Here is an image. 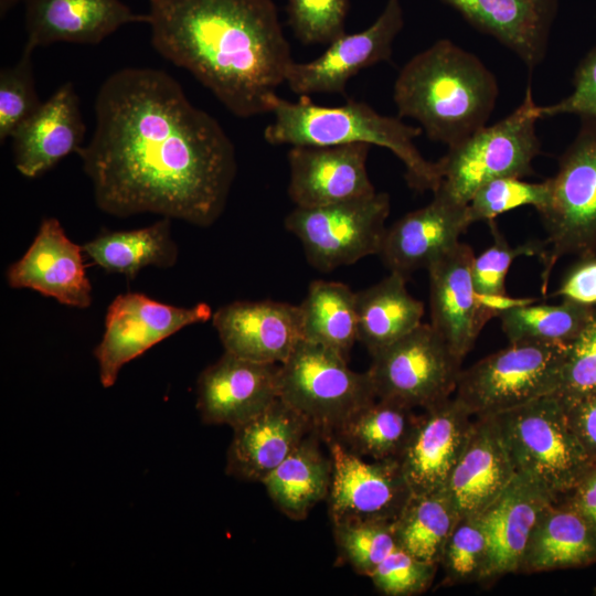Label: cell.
<instances>
[{"label": "cell", "instance_id": "cell-45", "mask_svg": "<svg viewBox=\"0 0 596 596\" xmlns=\"http://www.w3.org/2000/svg\"><path fill=\"white\" fill-rule=\"evenodd\" d=\"M555 296L563 300L596 307V254L579 256L567 270Z\"/></svg>", "mask_w": 596, "mask_h": 596}, {"label": "cell", "instance_id": "cell-23", "mask_svg": "<svg viewBox=\"0 0 596 596\" xmlns=\"http://www.w3.org/2000/svg\"><path fill=\"white\" fill-rule=\"evenodd\" d=\"M25 46L53 43L98 44L120 26L148 23L120 0H25Z\"/></svg>", "mask_w": 596, "mask_h": 596}, {"label": "cell", "instance_id": "cell-9", "mask_svg": "<svg viewBox=\"0 0 596 596\" xmlns=\"http://www.w3.org/2000/svg\"><path fill=\"white\" fill-rule=\"evenodd\" d=\"M566 344L514 341L461 370L455 397L472 416L494 415L555 393Z\"/></svg>", "mask_w": 596, "mask_h": 596}, {"label": "cell", "instance_id": "cell-44", "mask_svg": "<svg viewBox=\"0 0 596 596\" xmlns=\"http://www.w3.org/2000/svg\"><path fill=\"white\" fill-rule=\"evenodd\" d=\"M540 118L563 114L578 115L585 119L596 120V47L590 50L574 72L573 91L562 100L539 106Z\"/></svg>", "mask_w": 596, "mask_h": 596}, {"label": "cell", "instance_id": "cell-43", "mask_svg": "<svg viewBox=\"0 0 596 596\" xmlns=\"http://www.w3.org/2000/svg\"><path fill=\"white\" fill-rule=\"evenodd\" d=\"M494 236L493 244L475 256L471 276L476 291L480 295H504L505 277L513 260L519 256H541L542 243H526L517 247L510 246L498 231L493 221L489 222Z\"/></svg>", "mask_w": 596, "mask_h": 596}, {"label": "cell", "instance_id": "cell-19", "mask_svg": "<svg viewBox=\"0 0 596 596\" xmlns=\"http://www.w3.org/2000/svg\"><path fill=\"white\" fill-rule=\"evenodd\" d=\"M212 322L225 352L260 363L281 364L302 340L299 306L287 302L233 301Z\"/></svg>", "mask_w": 596, "mask_h": 596}, {"label": "cell", "instance_id": "cell-2", "mask_svg": "<svg viewBox=\"0 0 596 596\" xmlns=\"http://www.w3.org/2000/svg\"><path fill=\"white\" fill-rule=\"evenodd\" d=\"M153 49L235 116L270 113L294 63L273 0H149Z\"/></svg>", "mask_w": 596, "mask_h": 596}, {"label": "cell", "instance_id": "cell-22", "mask_svg": "<svg viewBox=\"0 0 596 596\" xmlns=\"http://www.w3.org/2000/svg\"><path fill=\"white\" fill-rule=\"evenodd\" d=\"M515 475L496 417L478 416L445 489L460 515L480 514L505 490Z\"/></svg>", "mask_w": 596, "mask_h": 596}, {"label": "cell", "instance_id": "cell-15", "mask_svg": "<svg viewBox=\"0 0 596 596\" xmlns=\"http://www.w3.org/2000/svg\"><path fill=\"white\" fill-rule=\"evenodd\" d=\"M370 148L368 143L290 147V200L299 207H315L375 193L366 169Z\"/></svg>", "mask_w": 596, "mask_h": 596}, {"label": "cell", "instance_id": "cell-31", "mask_svg": "<svg viewBox=\"0 0 596 596\" xmlns=\"http://www.w3.org/2000/svg\"><path fill=\"white\" fill-rule=\"evenodd\" d=\"M418 414L396 401L377 398L349 416L331 434L347 449L372 460L395 459L403 454Z\"/></svg>", "mask_w": 596, "mask_h": 596}, {"label": "cell", "instance_id": "cell-37", "mask_svg": "<svg viewBox=\"0 0 596 596\" xmlns=\"http://www.w3.org/2000/svg\"><path fill=\"white\" fill-rule=\"evenodd\" d=\"M332 525L339 556L359 575L370 577L380 563L397 547L392 523L365 521Z\"/></svg>", "mask_w": 596, "mask_h": 596}, {"label": "cell", "instance_id": "cell-12", "mask_svg": "<svg viewBox=\"0 0 596 596\" xmlns=\"http://www.w3.org/2000/svg\"><path fill=\"white\" fill-rule=\"evenodd\" d=\"M207 304L178 307L139 292L117 296L109 305L102 341L94 350L99 380L110 387L120 369L179 330L212 318Z\"/></svg>", "mask_w": 596, "mask_h": 596}, {"label": "cell", "instance_id": "cell-14", "mask_svg": "<svg viewBox=\"0 0 596 596\" xmlns=\"http://www.w3.org/2000/svg\"><path fill=\"white\" fill-rule=\"evenodd\" d=\"M403 26L401 1L387 0L381 14L365 30L351 34L345 32L310 62L294 61L287 73L286 84L299 96H347V84L353 76L391 58L394 40Z\"/></svg>", "mask_w": 596, "mask_h": 596}, {"label": "cell", "instance_id": "cell-30", "mask_svg": "<svg viewBox=\"0 0 596 596\" xmlns=\"http://www.w3.org/2000/svg\"><path fill=\"white\" fill-rule=\"evenodd\" d=\"M318 430L300 445L262 483L277 508L292 520H304L309 511L328 498L331 459L319 448Z\"/></svg>", "mask_w": 596, "mask_h": 596}, {"label": "cell", "instance_id": "cell-46", "mask_svg": "<svg viewBox=\"0 0 596 596\" xmlns=\"http://www.w3.org/2000/svg\"><path fill=\"white\" fill-rule=\"evenodd\" d=\"M561 401L571 428L596 465V391L575 400Z\"/></svg>", "mask_w": 596, "mask_h": 596}, {"label": "cell", "instance_id": "cell-38", "mask_svg": "<svg viewBox=\"0 0 596 596\" xmlns=\"http://www.w3.org/2000/svg\"><path fill=\"white\" fill-rule=\"evenodd\" d=\"M32 50L24 45L19 61L0 71V141L3 143L41 107L32 65Z\"/></svg>", "mask_w": 596, "mask_h": 596}, {"label": "cell", "instance_id": "cell-26", "mask_svg": "<svg viewBox=\"0 0 596 596\" xmlns=\"http://www.w3.org/2000/svg\"><path fill=\"white\" fill-rule=\"evenodd\" d=\"M233 430L226 455V473L262 482L316 429L278 397Z\"/></svg>", "mask_w": 596, "mask_h": 596}, {"label": "cell", "instance_id": "cell-13", "mask_svg": "<svg viewBox=\"0 0 596 596\" xmlns=\"http://www.w3.org/2000/svg\"><path fill=\"white\" fill-rule=\"evenodd\" d=\"M327 441L331 459L328 494L332 524L377 521L392 523L412 490L398 460H365L333 437Z\"/></svg>", "mask_w": 596, "mask_h": 596}, {"label": "cell", "instance_id": "cell-5", "mask_svg": "<svg viewBox=\"0 0 596 596\" xmlns=\"http://www.w3.org/2000/svg\"><path fill=\"white\" fill-rule=\"evenodd\" d=\"M538 107L528 85L522 103L511 114L449 147L436 162L440 181L434 192L468 204L475 192L491 180L531 174L532 162L541 150Z\"/></svg>", "mask_w": 596, "mask_h": 596}, {"label": "cell", "instance_id": "cell-18", "mask_svg": "<svg viewBox=\"0 0 596 596\" xmlns=\"http://www.w3.org/2000/svg\"><path fill=\"white\" fill-rule=\"evenodd\" d=\"M472 414L449 397L418 414L412 436L398 461L412 494L445 489L468 440Z\"/></svg>", "mask_w": 596, "mask_h": 596}, {"label": "cell", "instance_id": "cell-1", "mask_svg": "<svg viewBox=\"0 0 596 596\" xmlns=\"http://www.w3.org/2000/svg\"><path fill=\"white\" fill-rule=\"evenodd\" d=\"M94 109L93 137L77 155L100 211L201 227L220 217L236 174L235 147L172 76L121 68L100 85Z\"/></svg>", "mask_w": 596, "mask_h": 596}, {"label": "cell", "instance_id": "cell-34", "mask_svg": "<svg viewBox=\"0 0 596 596\" xmlns=\"http://www.w3.org/2000/svg\"><path fill=\"white\" fill-rule=\"evenodd\" d=\"M460 517L446 489L412 494L392 522L396 546L439 566L444 546Z\"/></svg>", "mask_w": 596, "mask_h": 596}, {"label": "cell", "instance_id": "cell-48", "mask_svg": "<svg viewBox=\"0 0 596 596\" xmlns=\"http://www.w3.org/2000/svg\"><path fill=\"white\" fill-rule=\"evenodd\" d=\"M19 0H0V15L6 17Z\"/></svg>", "mask_w": 596, "mask_h": 596}, {"label": "cell", "instance_id": "cell-42", "mask_svg": "<svg viewBox=\"0 0 596 596\" xmlns=\"http://www.w3.org/2000/svg\"><path fill=\"white\" fill-rule=\"evenodd\" d=\"M438 565L422 561L396 547L370 576L379 593L386 596H415L433 584Z\"/></svg>", "mask_w": 596, "mask_h": 596}, {"label": "cell", "instance_id": "cell-17", "mask_svg": "<svg viewBox=\"0 0 596 596\" xmlns=\"http://www.w3.org/2000/svg\"><path fill=\"white\" fill-rule=\"evenodd\" d=\"M83 253L58 220L43 219L24 255L8 267L7 283L11 288L32 289L62 305L87 308L93 297Z\"/></svg>", "mask_w": 596, "mask_h": 596}, {"label": "cell", "instance_id": "cell-10", "mask_svg": "<svg viewBox=\"0 0 596 596\" xmlns=\"http://www.w3.org/2000/svg\"><path fill=\"white\" fill-rule=\"evenodd\" d=\"M389 214V194L375 192L323 206H296L285 226L301 242L308 262L329 272L380 254Z\"/></svg>", "mask_w": 596, "mask_h": 596}, {"label": "cell", "instance_id": "cell-39", "mask_svg": "<svg viewBox=\"0 0 596 596\" xmlns=\"http://www.w3.org/2000/svg\"><path fill=\"white\" fill-rule=\"evenodd\" d=\"M549 198L546 181L531 183L521 178L504 177L491 180L481 185L467 204L469 220L493 221L498 215L508 211L532 205L539 211Z\"/></svg>", "mask_w": 596, "mask_h": 596}, {"label": "cell", "instance_id": "cell-11", "mask_svg": "<svg viewBox=\"0 0 596 596\" xmlns=\"http://www.w3.org/2000/svg\"><path fill=\"white\" fill-rule=\"evenodd\" d=\"M462 360L429 323L372 354L368 370L377 398L423 409L456 391Z\"/></svg>", "mask_w": 596, "mask_h": 596}, {"label": "cell", "instance_id": "cell-28", "mask_svg": "<svg viewBox=\"0 0 596 596\" xmlns=\"http://www.w3.org/2000/svg\"><path fill=\"white\" fill-rule=\"evenodd\" d=\"M596 563V530L564 497L550 502L526 545L518 574L589 566Z\"/></svg>", "mask_w": 596, "mask_h": 596}, {"label": "cell", "instance_id": "cell-24", "mask_svg": "<svg viewBox=\"0 0 596 596\" xmlns=\"http://www.w3.org/2000/svg\"><path fill=\"white\" fill-rule=\"evenodd\" d=\"M85 131L78 95L72 83H64L11 136L14 167L26 178L39 177L77 153Z\"/></svg>", "mask_w": 596, "mask_h": 596}, {"label": "cell", "instance_id": "cell-40", "mask_svg": "<svg viewBox=\"0 0 596 596\" xmlns=\"http://www.w3.org/2000/svg\"><path fill=\"white\" fill-rule=\"evenodd\" d=\"M349 0H288V25L304 44H330L345 33Z\"/></svg>", "mask_w": 596, "mask_h": 596}, {"label": "cell", "instance_id": "cell-36", "mask_svg": "<svg viewBox=\"0 0 596 596\" xmlns=\"http://www.w3.org/2000/svg\"><path fill=\"white\" fill-rule=\"evenodd\" d=\"M489 564V543L481 514L461 515L439 560L443 585L486 584Z\"/></svg>", "mask_w": 596, "mask_h": 596}, {"label": "cell", "instance_id": "cell-25", "mask_svg": "<svg viewBox=\"0 0 596 596\" xmlns=\"http://www.w3.org/2000/svg\"><path fill=\"white\" fill-rule=\"evenodd\" d=\"M512 51L531 72L546 56L558 0H440Z\"/></svg>", "mask_w": 596, "mask_h": 596}, {"label": "cell", "instance_id": "cell-16", "mask_svg": "<svg viewBox=\"0 0 596 596\" xmlns=\"http://www.w3.org/2000/svg\"><path fill=\"white\" fill-rule=\"evenodd\" d=\"M279 366L224 354L200 374L196 408L210 425L232 428L256 416L279 397Z\"/></svg>", "mask_w": 596, "mask_h": 596}, {"label": "cell", "instance_id": "cell-20", "mask_svg": "<svg viewBox=\"0 0 596 596\" xmlns=\"http://www.w3.org/2000/svg\"><path fill=\"white\" fill-rule=\"evenodd\" d=\"M471 224L467 204L440 192L427 205L412 211L386 230L381 255L391 272L407 277L449 253Z\"/></svg>", "mask_w": 596, "mask_h": 596}, {"label": "cell", "instance_id": "cell-33", "mask_svg": "<svg viewBox=\"0 0 596 596\" xmlns=\"http://www.w3.org/2000/svg\"><path fill=\"white\" fill-rule=\"evenodd\" d=\"M298 306L302 340L332 349L349 359L358 341L355 292L342 283L315 280Z\"/></svg>", "mask_w": 596, "mask_h": 596}, {"label": "cell", "instance_id": "cell-29", "mask_svg": "<svg viewBox=\"0 0 596 596\" xmlns=\"http://www.w3.org/2000/svg\"><path fill=\"white\" fill-rule=\"evenodd\" d=\"M406 278L391 272L377 284L355 292L358 341L371 355L422 324L424 304L407 291Z\"/></svg>", "mask_w": 596, "mask_h": 596}, {"label": "cell", "instance_id": "cell-41", "mask_svg": "<svg viewBox=\"0 0 596 596\" xmlns=\"http://www.w3.org/2000/svg\"><path fill=\"white\" fill-rule=\"evenodd\" d=\"M596 391V312L566 344L555 393L571 401Z\"/></svg>", "mask_w": 596, "mask_h": 596}, {"label": "cell", "instance_id": "cell-27", "mask_svg": "<svg viewBox=\"0 0 596 596\" xmlns=\"http://www.w3.org/2000/svg\"><path fill=\"white\" fill-rule=\"evenodd\" d=\"M554 498L522 473L481 512L490 564L487 583L518 574L526 545L542 513Z\"/></svg>", "mask_w": 596, "mask_h": 596}, {"label": "cell", "instance_id": "cell-7", "mask_svg": "<svg viewBox=\"0 0 596 596\" xmlns=\"http://www.w3.org/2000/svg\"><path fill=\"white\" fill-rule=\"evenodd\" d=\"M545 181L549 198L538 211L547 234L540 256L543 294L561 257L596 252V120L583 118L556 174Z\"/></svg>", "mask_w": 596, "mask_h": 596}, {"label": "cell", "instance_id": "cell-47", "mask_svg": "<svg viewBox=\"0 0 596 596\" xmlns=\"http://www.w3.org/2000/svg\"><path fill=\"white\" fill-rule=\"evenodd\" d=\"M564 497L596 530V465Z\"/></svg>", "mask_w": 596, "mask_h": 596}, {"label": "cell", "instance_id": "cell-21", "mask_svg": "<svg viewBox=\"0 0 596 596\" xmlns=\"http://www.w3.org/2000/svg\"><path fill=\"white\" fill-rule=\"evenodd\" d=\"M475 254L458 243L427 270L430 324L461 360L492 316L481 306L471 276Z\"/></svg>", "mask_w": 596, "mask_h": 596}, {"label": "cell", "instance_id": "cell-4", "mask_svg": "<svg viewBox=\"0 0 596 596\" xmlns=\"http://www.w3.org/2000/svg\"><path fill=\"white\" fill-rule=\"evenodd\" d=\"M270 113L274 120L264 130L273 146H336L368 143L391 150L405 167L408 185L419 192H434L440 177L436 162L426 160L414 139L422 128L379 114L370 105L353 99L339 106L315 104L309 96L289 102L276 95Z\"/></svg>", "mask_w": 596, "mask_h": 596}, {"label": "cell", "instance_id": "cell-32", "mask_svg": "<svg viewBox=\"0 0 596 596\" xmlns=\"http://www.w3.org/2000/svg\"><path fill=\"white\" fill-rule=\"evenodd\" d=\"M82 247L107 273L121 274L129 279L148 266L171 267L178 258L169 217L142 228L102 233Z\"/></svg>", "mask_w": 596, "mask_h": 596}, {"label": "cell", "instance_id": "cell-8", "mask_svg": "<svg viewBox=\"0 0 596 596\" xmlns=\"http://www.w3.org/2000/svg\"><path fill=\"white\" fill-rule=\"evenodd\" d=\"M279 398L301 414L321 437L375 401L369 372L327 347L301 340L278 372Z\"/></svg>", "mask_w": 596, "mask_h": 596}, {"label": "cell", "instance_id": "cell-3", "mask_svg": "<svg viewBox=\"0 0 596 596\" xmlns=\"http://www.w3.org/2000/svg\"><path fill=\"white\" fill-rule=\"evenodd\" d=\"M498 94L496 76L478 56L440 39L402 67L393 99L400 118L415 119L449 148L487 125Z\"/></svg>", "mask_w": 596, "mask_h": 596}, {"label": "cell", "instance_id": "cell-35", "mask_svg": "<svg viewBox=\"0 0 596 596\" xmlns=\"http://www.w3.org/2000/svg\"><path fill=\"white\" fill-rule=\"evenodd\" d=\"M596 312L595 307L563 300L557 305L518 306L499 318L509 342L570 343Z\"/></svg>", "mask_w": 596, "mask_h": 596}, {"label": "cell", "instance_id": "cell-6", "mask_svg": "<svg viewBox=\"0 0 596 596\" xmlns=\"http://www.w3.org/2000/svg\"><path fill=\"white\" fill-rule=\"evenodd\" d=\"M493 416L517 472L536 482L554 499L567 493L594 466L571 428L556 394Z\"/></svg>", "mask_w": 596, "mask_h": 596}]
</instances>
